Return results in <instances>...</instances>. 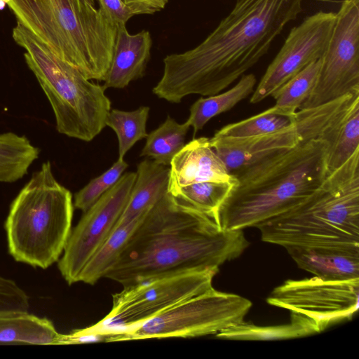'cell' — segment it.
<instances>
[{
    "label": "cell",
    "instance_id": "e0dca14e",
    "mask_svg": "<svg viewBox=\"0 0 359 359\" xmlns=\"http://www.w3.org/2000/svg\"><path fill=\"white\" fill-rule=\"evenodd\" d=\"M297 266L333 280L359 278V246L285 248Z\"/></svg>",
    "mask_w": 359,
    "mask_h": 359
},
{
    "label": "cell",
    "instance_id": "8fae6325",
    "mask_svg": "<svg viewBox=\"0 0 359 359\" xmlns=\"http://www.w3.org/2000/svg\"><path fill=\"white\" fill-rule=\"evenodd\" d=\"M359 91V0H344L337 13L314 86L301 109Z\"/></svg>",
    "mask_w": 359,
    "mask_h": 359
},
{
    "label": "cell",
    "instance_id": "484cf974",
    "mask_svg": "<svg viewBox=\"0 0 359 359\" xmlns=\"http://www.w3.org/2000/svg\"><path fill=\"white\" fill-rule=\"evenodd\" d=\"M294 121L295 114H283L273 106L257 115L222 127L213 137L244 138L259 136L286 128Z\"/></svg>",
    "mask_w": 359,
    "mask_h": 359
},
{
    "label": "cell",
    "instance_id": "ac0fdd59",
    "mask_svg": "<svg viewBox=\"0 0 359 359\" xmlns=\"http://www.w3.org/2000/svg\"><path fill=\"white\" fill-rule=\"evenodd\" d=\"M170 168L154 160L141 161L126 207L116 225L128 224L146 214L168 193Z\"/></svg>",
    "mask_w": 359,
    "mask_h": 359
},
{
    "label": "cell",
    "instance_id": "836d02e7",
    "mask_svg": "<svg viewBox=\"0 0 359 359\" xmlns=\"http://www.w3.org/2000/svg\"><path fill=\"white\" fill-rule=\"evenodd\" d=\"M6 0H0V11L3 10L6 6Z\"/></svg>",
    "mask_w": 359,
    "mask_h": 359
},
{
    "label": "cell",
    "instance_id": "8992f818",
    "mask_svg": "<svg viewBox=\"0 0 359 359\" xmlns=\"http://www.w3.org/2000/svg\"><path fill=\"white\" fill-rule=\"evenodd\" d=\"M71 192L55 178L49 161L34 172L11 205L5 223L14 259L47 269L60 259L72 231Z\"/></svg>",
    "mask_w": 359,
    "mask_h": 359
},
{
    "label": "cell",
    "instance_id": "7402d4cb",
    "mask_svg": "<svg viewBox=\"0 0 359 359\" xmlns=\"http://www.w3.org/2000/svg\"><path fill=\"white\" fill-rule=\"evenodd\" d=\"M144 215L128 224L115 226L109 237L83 267L79 282L94 285L104 278L121 255Z\"/></svg>",
    "mask_w": 359,
    "mask_h": 359
},
{
    "label": "cell",
    "instance_id": "52a82bcc",
    "mask_svg": "<svg viewBox=\"0 0 359 359\" xmlns=\"http://www.w3.org/2000/svg\"><path fill=\"white\" fill-rule=\"evenodd\" d=\"M12 36L26 51L25 62L45 93L55 114L57 130L85 142L105 126L111 101L102 86L59 58L49 47L17 21Z\"/></svg>",
    "mask_w": 359,
    "mask_h": 359
},
{
    "label": "cell",
    "instance_id": "d6986e66",
    "mask_svg": "<svg viewBox=\"0 0 359 359\" xmlns=\"http://www.w3.org/2000/svg\"><path fill=\"white\" fill-rule=\"evenodd\" d=\"M61 337L46 318L28 312H0V344L60 345Z\"/></svg>",
    "mask_w": 359,
    "mask_h": 359
},
{
    "label": "cell",
    "instance_id": "ffe728a7",
    "mask_svg": "<svg viewBox=\"0 0 359 359\" xmlns=\"http://www.w3.org/2000/svg\"><path fill=\"white\" fill-rule=\"evenodd\" d=\"M320 332L309 318L290 313L288 324L273 326L256 325L241 320L217 332V338L230 340H278L306 337Z\"/></svg>",
    "mask_w": 359,
    "mask_h": 359
},
{
    "label": "cell",
    "instance_id": "d6a6232c",
    "mask_svg": "<svg viewBox=\"0 0 359 359\" xmlns=\"http://www.w3.org/2000/svg\"><path fill=\"white\" fill-rule=\"evenodd\" d=\"M134 15L154 14L165 8L168 0H121Z\"/></svg>",
    "mask_w": 359,
    "mask_h": 359
},
{
    "label": "cell",
    "instance_id": "ba28073f",
    "mask_svg": "<svg viewBox=\"0 0 359 359\" xmlns=\"http://www.w3.org/2000/svg\"><path fill=\"white\" fill-rule=\"evenodd\" d=\"M219 270H191L123 287L112 295L109 313L96 324L65 334V344L86 342L137 327L175 304L212 287Z\"/></svg>",
    "mask_w": 359,
    "mask_h": 359
},
{
    "label": "cell",
    "instance_id": "5bb4252c",
    "mask_svg": "<svg viewBox=\"0 0 359 359\" xmlns=\"http://www.w3.org/2000/svg\"><path fill=\"white\" fill-rule=\"evenodd\" d=\"M336 22V13L318 11L292 28L282 48L267 67L250 102L258 103L325 54Z\"/></svg>",
    "mask_w": 359,
    "mask_h": 359
},
{
    "label": "cell",
    "instance_id": "83f0119b",
    "mask_svg": "<svg viewBox=\"0 0 359 359\" xmlns=\"http://www.w3.org/2000/svg\"><path fill=\"white\" fill-rule=\"evenodd\" d=\"M320 64L321 58L312 62L276 90L271 95L276 100L273 107L283 114L294 115L312 90Z\"/></svg>",
    "mask_w": 359,
    "mask_h": 359
},
{
    "label": "cell",
    "instance_id": "3957f363",
    "mask_svg": "<svg viewBox=\"0 0 359 359\" xmlns=\"http://www.w3.org/2000/svg\"><path fill=\"white\" fill-rule=\"evenodd\" d=\"M333 142L307 138L233 174L236 182L216 214L219 227L226 231L257 227L306 200L328 175Z\"/></svg>",
    "mask_w": 359,
    "mask_h": 359
},
{
    "label": "cell",
    "instance_id": "4316f807",
    "mask_svg": "<svg viewBox=\"0 0 359 359\" xmlns=\"http://www.w3.org/2000/svg\"><path fill=\"white\" fill-rule=\"evenodd\" d=\"M149 107L142 106L133 111L110 109L105 126L111 128L116 134L118 142V158H123L133 145L148 133L146 130Z\"/></svg>",
    "mask_w": 359,
    "mask_h": 359
},
{
    "label": "cell",
    "instance_id": "277c9868",
    "mask_svg": "<svg viewBox=\"0 0 359 359\" xmlns=\"http://www.w3.org/2000/svg\"><path fill=\"white\" fill-rule=\"evenodd\" d=\"M20 22L88 79L104 81L116 24L84 0H6Z\"/></svg>",
    "mask_w": 359,
    "mask_h": 359
},
{
    "label": "cell",
    "instance_id": "cb8c5ba5",
    "mask_svg": "<svg viewBox=\"0 0 359 359\" xmlns=\"http://www.w3.org/2000/svg\"><path fill=\"white\" fill-rule=\"evenodd\" d=\"M190 126L185 122L177 123L170 116L146 137L141 156H147L156 162L170 166L175 156L185 145V138Z\"/></svg>",
    "mask_w": 359,
    "mask_h": 359
},
{
    "label": "cell",
    "instance_id": "4fadbf2b",
    "mask_svg": "<svg viewBox=\"0 0 359 359\" xmlns=\"http://www.w3.org/2000/svg\"><path fill=\"white\" fill-rule=\"evenodd\" d=\"M135 178V172L122 175L111 189L83 212L72 229L63 255L58 260L59 271L69 285L79 282L88 261L114 230Z\"/></svg>",
    "mask_w": 359,
    "mask_h": 359
},
{
    "label": "cell",
    "instance_id": "d4e9b609",
    "mask_svg": "<svg viewBox=\"0 0 359 359\" xmlns=\"http://www.w3.org/2000/svg\"><path fill=\"white\" fill-rule=\"evenodd\" d=\"M236 182V178L227 182H201L180 187L168 193L179 202L205 213L216 221L219 208Z\"/></svg>",
    "mask_w": 359,
    "mask_h": 359
},
{
    "label": "cell",
    "instance_id": "603a6c76",
    "mask_svg": "<svg viewBox=\"0 0 359 359\" xmlns=\"http://www.w3.org/2000/svg\"><path fill=\"white\" fill-rule=\"evenodd\" d=\"M39 155V148L25 136L0 134V182H14L23 177Z\"/></svg>",
    "mask_w": 359,
    "mask_h": 359
},
{
    "label": "cell",
    "instance_id": "2e32d148",
    "mask_svg": "<svg viewBox=\"0 0 359 359\" xmlns=\"http://www.w3.org/2000/svg\"><path fill=\"white\" fill-rule=\"evenodd\" d=\"M151 44L148 31L131 34L126 24L116 25L113 55L103 81L104 88H124L131 81L142 77L150 57Z\"/></svg>",
    "mask_w": 359,
    "mask_h": 359
},
{
    "label": "cell",
    "instance_id": "4dcf8cb0",
    "mask_svg": "<svg viewBox=\"0 0 359 359\" xmlns=\"http://www.w3.org/2000/svg\"><path fill=\"white\" fill-rule=\"evenodd\" d=\"M29 297L11 279L0 276V312H28Z\"/></svg>",
    "mask_w": 359,
    "mask_h": 359
},
{
    "label": "cell",
    "instance_id": "9a60e30c",
    "mask_svg": "<svg viewBox=\"0 0 359 359\" xmlns=\"http://www.w3.org/2000/svg\"><path fill=\"white\" fill-rule=\"evenodd\" d=\"M168 192L191 184L231 181L224 163L210 144L209 138L193 139L175 156L170 165Z\"/></svg>",
    "mask_w": 359,
    "mask_h": 359
},
{
    "label": "cell",
    "instance_id": "9c48e42d",
    "mask_svg": "<svg viewBox=\"0 0 359 359\" xmlns=\"http://www.w3.org/2000/svg\"><path fill=\"white\" fill-rule=\"evenodd\" d=\"M252 305L243 297L212 287L175 304L137 327L111 333L102 339L120 341L216 334L243 320Z\"/></svg>",
    "mask_w": 359,
    "mask_h": 359
},
{
    "label": "cell",
    "instance_id": "6da1fadb",
    "mask_svg": "<svg viewBox=\"0 0 359 359\" xmlns=\"http://www.w3.org/2000/svg\"><path fill=\"white\" fill-rule=\"evenodd\" d=\"M303 0H236L231 12L197 46L163 59L153 88L158 98L180 103L189 95L219 93L265 55Z\"/></svg>",
    "mask_w": 359,
    "mask_h": 359
},
{
    "label": "cell",
    "instance_id": "e575fe53",
    "mask_svg": "<svg viewBox=\"0 0 359 359\" xmlns=\"http://www.w3.org/2000/svg\"><path fill=\"white\" fill-rule=\"evenodd\" d=\"M84 1H86V2L89 3L90 4H91L93 6H95V0H84Z\"/></svg>",
    "mask_w": 359,
    "mask_h": 359
},
{
    "label": "cell",
    "instance_id": "30bf717a",
    "mask_svg": "<svg viewBox=\"0 0 359 359\" xmlns=\"http://www.w3.org/2000/svg\"><path fill=\"white\" fill-rule=\"evenodd\" d=\"M358 93L327 104L298 109L290 126L276 132L244 138H209L210 144L231 175L273 154L295 147L307 138L334 140L338 130Z\"/></svg>",
    "mask_w": 359,
    "mask_h": 359
},
{
    "label": "cell",
    "instance_id": "7c38bea8",
    "mask_svg": "<svg viewBox=\"0 0 359 359\" xmlns=\"http://www.w3.org/2000/svg\"><path fill=\"white\" fill-rule=\"evenodd\" d=\"M266 302L309 318L322 332L357 312L359 278L333 280L314 276L287 280L272 290Z\"/></svg>",
    "mask_w": 359,
    "mask_h": 359
},
{
    "label": "cell",
    "instance_id": "f546056e",
    "mask_svg": "<svg viewBox=\"0 0 359 359\" xmlns=\"http://www.w3.org/2000/svg\"><path fill=\"white\" fill-rule=\"evenodd\" d=\"M128 166L123 158H118L109 169L91 180L75 194L74 206L86 212L116 183Z\"/></svg>",
    "mask_w": 359,
    "mask_h": 359
},
{
    "label": "cell",
    "instance_id": "1f68e13d",
    "mask_svg": "<svg viewBox=\"0 0 359 359\" xmlns=\"http://www.w3.org/2000/svg\"><path fill=\"white\" fill-rule=\"evenodd\" d=\"M99 8L116 25L126 24L134 16L121 0H97Z\"/></svg>",
    "mask_w": 359,
    "mask_h": 359
},
{
    "label": "cell",
    "instance_id": "f1b7e54d",
    "mask_svg": "<svg viewBox=\"0 0 359 359\" xmlns=\"http://www.w3.org/2000/svg\"><path fill=\"white\" fill-rule=\"evenodd\" d=\"M359 150V97L356 98L344 117L327 158V172L343 165Z\"/></svg>",
    "mask_w": 359,
    "mask_h": 359
},
{
    "label": "cell",
    "instance_id": "44dd1931",
    "mask_svg": "<svg viewBox=\"0 0 359 359\" xmlns=\"http://www.w3.org/2000/svg\"><path fill=\"white\" fill-rule=\"evenodd\" d=\"M257 79L253 74H243L231 88L222 93L201 97L190 107L186 123L193 128L194 136L213 117L226 112L245 99L253 91Z\"/></svg>",
    "mask_w": 359,
    "mask_h": 359
},
{
    "label": "cell",
    "instance_id": "5b68a950",
    "mask_svg": "<svg viewBox=\"0 0 359 359\" xmlns=\"http://www.w3.org/2000/svg\"><path fill=\"white\" fill-rule=\"evenodd\" d=\"M257 228L283 248L359 246V150L306 200Z\"/></svg>",
    "mask_w": 359,
    "mask_h": 359
},
{
    "label": "cell",
    "instance_id": "7a4b0ae2",
    "mask_svg": "<svg viewBox=\"0 0 359 359\" xmlns=\"http://www.w3.org/2000/svg\"><path fill=\"white\" fill-rule=\"evenodd\" d=\"M249 244L243 230L222 229L168 192L144 215L104 278L125 287L187 271L219 270Z\"/></svg>",
    "mask_w": 359,
    "mask_h": 359
}]
</instances>
